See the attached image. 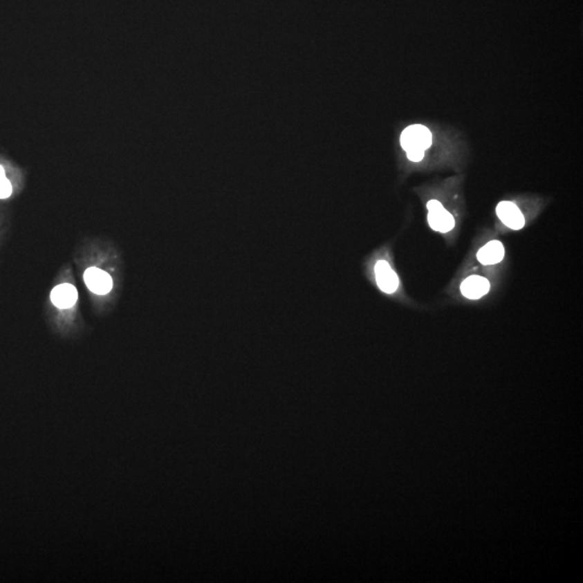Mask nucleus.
<instances>
[{"label":"nucleus","mask_w":583,"mask_h":583,"mask_svg":"<svg viewBox=\"0 0 583 583\" xmlns=\"http://www.w3.org/2000/svg\"><path fill=\"white\" fill-rule=\"evenodd\" d=\"M73 261L93 313L101 317L113 313L124 284V263L117 244L104 237H86L76 246Z\"/></svg>","instance_id":"obj_1"},{"label":"nucleus","mask_w":583,"mask_h":583,"mask_svg":"<svg viewBox=\"0 0 583 583\" xmlns=\"http://www.w3.org/2000/svg\"><path fill=\"white\" fill-rule=\"evenodd\" d=\"M46 319L50 330L57 337L74 340L86 328L80 311L79 290L71 263L62 267L47 296Z\"/></svg>","instance_id":"obj_2"},{"label":"nucleus","mask_w":583,"mask_h":583,"mask_svg":"<svg viewBox=\"0 0 583 583\" xmlns=\"http://www.w3.org/2000/svg\"><path fill=\"white\" fill-rule=\"evenodd\" d=\"M400 142L406 153L415 150L425 151L432 145V133L427 127L413 124L402 132Z\"/></svg>","instance_id":"obj_3"},{"label":"nucleus","mask_w":583,"mask_h":583,"mask_svg":"<svg viewBox=\"0 0 583 583\" xmlns=\"http://www.w3.org/2000/svg\"><path fill=\"white\" fill-rule=\"evenodd\" d=\"M428 207V222L431 228L436 232H450L455 227V219L450 212L444 209L443 205L438 200H431L427 205Z\"/></svg>","instance_id":"obj_4"},{"label":"nucleus","mask_w":583,"mask_h":583,"mask_svg":"<svg viewBox=\"0 0 583 583\" xmlns=\"http://www.w3.org/2000/svg\"><path fill=\"white\" fill-rule=\"evenodd\" d=\"M376 284L382 292L394 294L400 286L399 277L387 261H378L375 265Z\"/></svg>","instance_id":"obj_5"},{"label":"nucleus","mask_w":583,"mask_h":583,"mask_svg":"<svg viewBox=\"0 0 583 583\" xmlns=\"http://www.w3.org/2000/svg\"><path fill=\"white\" fill-rule=\"evenodd\" d=\"M496 213H497L501 223H503L509 228L513 229V230H519L524 227L525 219L523 216L522 212L517 207V205L512 203V202H500L499 205H497V209H496Z\"/></svg>","instance_id":"obj_6"},{"label":"nucleus","mask_w":583,"mask_h":583,"mask_svg":"<svg viewBox=\"0 0 583 583\" xmlns=\"http://www.w3.org/2000/svg\"><path fill=\"white\" fill-rule=\"evenodd\" d=\"M490 281L480 276H471L461 284V290L469 299H480L490 292Z\"/></svg>","instance_id":"obj_7"},{"label":"nucleus","mask_w":583,"mask_h":583,"mask_svg":"<svg viewBox=\"0 0 583 583\" xmlns=\"http://www.w3.org/2000/svg\"><path fill=\"white\" fill-rule=\"evenodd\" d=\"M478 261L483 265L490 266V265H496L505 257V248L502 246L501 242L494 240V241L488 242L486 246H483L482 249L478 252Z\"/></svg>","instance_id":"obj_8"},{"label":"nucleus","mask_w":583,"mask_h":583,"mask_svg":"<svg viewBox=\"0 0 583 583\" xmlns=\"http://www.w3.org/2000/svg\"><path fill=\"white\" fill-rule=\"evenodd\" d=\"M12 194V182L8 178L5 167L0 165V200L9 199Z\"/></svg>","instance_id":"obj_9"},{"label":"nucleus","mask_w":583,"mask_h":583,"mask_svg":"<svg viewBox=\"0 0 583 583\" xmlns=\"http://www.w3.org/2000/svg\"><path fill=\"white\" fill-rule=\"evenodd\" d=\"M406 155H407V158H409V160L413 161V163H419V161L423 160V157H425V151L415 150V151H409V153H406Z\"/></svg>","instance_id":"obj_10"}]
</instances>
